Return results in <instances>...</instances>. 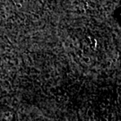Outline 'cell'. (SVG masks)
Here are the masks:
<instances>
[{"label":"cell","instance_id":"6da1fadb","mask_svg":"<svg viewBox=\"0 0 121 121\" xmlns=\"http://www.w3.org/2000/svg\"><path fill=\"white\" fill-rule=\"evenodd\" d=\"M0 121H18V120L13 116L10 115L8 117H4V118L2 117H0Z\"/></svg>","mask_w":121,"mask_h":121}]
</instances>
